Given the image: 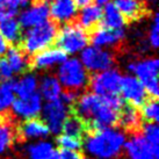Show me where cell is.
<instances>
[{"label":"cell","instance_id":"ac0fdd59","mask_svg":"<svg viewBox=\"0 0 159 159\" xmlns=\"http://www.w3.org/2000/svg\"><path fill=\"white\" fill-rule=\"evenodd\" d=\"M42 108V98L39 93H35L25 99H16L12 103V113L16 117L21 116L25 119L37 117Z\"/></svg>","mask_w":159,"mask_h":159},{"label":"cell","instance_id":"4316f807","mask_svg":"<svg viewBox=\"0 0 159 159\" xmlns=\"http://www.w3.org/2000/svg\"><path fill=\"white\" fill-rule=\"evenodd\" d=\"M139 111H141L142 119L145 123H158L159 109L157 99L149 98L145 103L139 108Z\"/></svg>","mask_w":159,"mask_h":159},{"label":"cell","instance_id":"7c38bea8","mask_svg":"<svg viewBox=\"0 0 159 159\" xmlns=\"http://www.w3.org/2000/svg\"><path fill=\"white\" fill-rule=\"evenodd\" d=\"M18 117L8 109L0 111V153L12 148L16 142Z\"/></svg>","mask_w":159,"mask_h":159},{"label":"cell","instance_id":"4fadbf2b","mask_svg":"<svg viewBox=\"0 0 159 159\" xmlns=\"http://www.w3.org/2000/svg\"><path fill=\"white\" fill-rule=\"evenodd\" d=\"M124 39H125L124 29H111V28L100 26L93 31L91 36V42L94 47L109 50L121 44Z\"/></svg>","mask_w":159,"mask_h":159},{"label":"cell","instance_id":"9a60e30c","mask_svg":"<svg viewBox=\"0 0 159 159\" xmlns=\"http://www.w3.org/2000/svg\"><path fill=\"white\" fill-rule=\"evenodd\" d=\"M49 128L45 122L39 117L26 119L23 122H19L16 128V142L23 143L28 138H40L49 135Z\"/></svg>","mask_w":159,"mask_h":159},{"label":"cell","instance_id":"8992f818","mask_svg":"<svg viewBox=\"0 0 159 159\" xmlns=\"http://www.w3.org/2000/svg\"><path fill=\"white\" fill-rule=\"evenodd\" d=\"M79 61L84 65L87 72L99 73L111 69L115 63V56L111 50L87 45L79 53Z\"/></svg>","mask_w":159,"mask_h":159},{"label":"cell","instance_id":"2e32d148","mask_svg":"<svg viewBox=\"0 0 159 159\" xmlns=\"http://www.w3.org/2000/svg\"><path fill=\"white\" fill-rule=\"evenodd\" d=\"M66 58L67 56L59 48L50 47V48L44 49V50L34 55L33 66L35 67L36 70L40 71L51 70L53 67L59 66Z\"/></svg>","mask_w":159,"mask_h":159},{"label":"cell","instance_id":"e0dca14e","mask_svg":"<svg viewBox=\"0 0 159 159\" xmlns=\"http://www.w3.org/2000/svg\"><path fill=\"white\" fill-rule=\"evenodd\" d=\"M125 151L130 159H158L159 151L157 148L151 146L145 138L141 135L130 137V141L125 144Z\"/></svg>","mask_w":159,"mask_h":159},{"label":"cell","instance_id":"277c9868","mask_svg":"<svg viewBox=\"0 0 159 159\" xmlns=\"http://www.w3.org/2000/svg\"><path fill=\"white\" fill-rule=\"evenodd\" d=\"M128 70L131 75L144 86L148 95L150 98H158V67L159 62L156 57H142L134 59L128 64Z\"/></svg>","mask_w":159,"mask_h":159},{"label":"cell","instance_id":"4dcf8cb0","mask_svg":"<svg viewBox=\"0 0 159 159\" xmlns=\"http://www.w3.org/2000/svg\"><path fill=\"white\" fill-rule=\"evenodd\" d=\"M142 136L153 148L159 149V128L157 123H144L142 128Z\"/></svg>","mask_w":159,"mask_h":159},{"label":"cell","instance_id":"83f0119b","mask_svg":"<svg viewBox=\"0 0 159 159\" xmlns=\"http://www.w3.org/2000/svg\"><path fill=\"white\" fill-rule=\"evenodd\" d=\"M15 100L14 81L9 80L0 84V111H7Z\"/></svg>","mask_w":159,"mask_h":159},{"label":"cell","instance_id":"d6a6232c","mask_svg":"<svg viewBox=\"0 0 159 159\" xmlns=\"http://www.w3.org/2000/svg\"><path fill=\"white\" fill-rule=\"evenodd\" d=\"M13 77L14 73L12 69H11V66L8 65L7 61L5 58L0 57V84L12 80Z\"/></svg>","mask_w":159,"mask_h":159},{"label":"cell","instance_id":"9c48e42d","mask_svg":"<svg viewBox=\"0 0 159 159\" xmlns=\"http://www.w3.org/2000/svg\"><path fill=\"white\" fill-rule=\"evenodd\" d=\"M144 123L145 122L142 119L139 108H136L128 103H124L123 107L119 111L116 128L122 129L127 135L134 137L141 135Z\"/></svg>","mask_w":159,"mask_h":159},{"label":"cell","instance_id":"ba28073f","mask_svg":"<svg viewBox=\"0 0 159 159\" xmlns=\"http://www.w3.org/2000/svg\"><path fill=\"white\" fill-rule=\"evenodd\" d=\"M120 93L122 94L121 98L124 102L136 108H141L150 98L141 81L131 75L122 77Z\"/></svg>","mask_w":159,"mask_h":159},{"label":"cell","instance_id":"1f68e13d","mask_svg":"<svg viewBox=\"0 0 159 159\" xmlns=\"http://www.w3.org/2000/svg\"><path fill=\"white\" fill-rule=\"evenodd\" d=\"M56 142L58 144V148L64 149V150L79 151L83 146V141L75 138V137L66 136V135H61L59 137H57Z\"/></svg>","mask_w":159,"mask_h":159},{"label":"cell","instance_id":"5b68a950","mask_svg":"<svg viewBox=\"0 0 159 159\" xmlns=\"http://www.w3.org/2000/svg\"><path fill=\"white\" fill-rule=\"evenodd\" d=\"M57 48H59L65 55L75 56L84 50L89 42L87 31L79 25L66 23L62 27L57 34Z\"/></svg>","mask_w":159,"mask_h":159},{"label":"cell","instance_id":"603a6c76","mask_svg":"<svg viewBox=\"0 0 159 159\" xmlns=\"http://www.w3.org/2000/svg\"><path fill=\"white\" fill-rule=\"evenodd\" d=\"M62 130L64 131V135L78 138L80 141H84L86 134H87L86 123L75 114H73L72 111H70V114L64 120Z\"/></svg>","mask_w":159,"mask_h":159},{"label":"cell","instance_id":"7a4b0ae2","mask_svg":"<svg viewBox=\"0 0 159 159\" xmlns=\"http://www.w3.org/2000/svg\"><path fill=\"white\" fill-rule=\"evenodd\" d=\"M56 77L62 89L77 94L89 86V72L77 57H67L57 67Z\"/></svg>","mask_w":159,"mask_h":159},{"label":"cell","instance_id":"74e56055","mask_svg":"<svg viewBox=\"0 0 159 159\" xmlns=\"http://www.w3.org/2000/svg\"><path fill=\"white\" fill-rule=\"evenodd\" d=\"M48 159H59V157H58V152L57 150H53V152L50 155V157H49Z\"/></svg>","mask_w":159,"mask_h":159},{"label":"cell","instance_id":"6da1fadb","mask_svg":"<svg viewBox=\"0 0 159 159\" xmlns=\"http://www.w3.org/2000/svg\"><path fill=\"white\" fill-rule=\"evenodd\" d=\"M86 150L94 157L103 159L114 158L121 153L124 135L113 128L103 129L84 138Z\"/></svg>","mask_w":159,"mask_h":159},{"label":"cell","instance_id":"484cf974","mask_svg":"<svg viewBox=\"0 0 159 159\" xmlns=\"http://www.w3.org/2000/svg\"><path fill=\"white\" fill-rule=\"evenodd\" d=\"M114 6L124 19L136 20L143 13V1L142 0H114Z\"/></svg>","mask_w":159,"mask_h":159},{"label":"cell","instance_id":"7402d4cb","mask_svg":"<svg viewBox=\"0 0 159 159\" xmlns=\"http://www.w3.org/2000/svg\"><path fill=\"white\" fill-rule=\"evenodd\" d=\"M0 34L5 41L11 44H16L22 37V28L19 23L18 19L11 16L0 20Z\"/></svg>","mask_w":159,"mask_h":159},{"label":"cell","instance_id":"836d02e7","mask_svg":"<svg viewBox=\"0 0 159 159\" xmlns=\"http://www.w3.org/2000/svg\"><path fill=\"white\" fill-rule=\"evenodd\" d=\"M58 157L59 159H83L84 155L80 151H70L64 149H58Z\"/></svg>","mask_w":159,"mask_h":159},{"label":"cell","instance_id":"8fae6325","mask_svg":"<svg viewBox=\"0 0 159 159\" xmlns=\"http://www.w3.org/2000/svg\"><path fill=\"white\" fill-rule=\"evenodd\" d=\"M70 107L63 103L59 99L48 101L43 108V119L47 122L49 131L53 134H58L62 131L63 122L70 114Z\"/></svg>","mask_w":159,"mask_h":159},{"label":"cell","instance_id":"30bf717a","mask_svg":"<svg viewBox=\"0 0 159 159\" xmlns=\"http://www.w3.org/2000/svg\"><path fill=\"white\" fill-rule=\"evenodd\" d=\"M49 18H50V14H49L48 1L39 0L34 4L27 6L22 11H20L18 21L21 28L29 29L48 21Z\"/></svg>","mask_w":159,"mask_h":159},{"label":"cell","instance_id":"ffe728a7","mask_svg":"<svg viewBox=\"0 0 159 159\" xmlns=\"http://www.w3.org/2000/svg\"><path fill=\"white\" fill-rule=\"evenodd\" d=\"M39 89H40L41 98L45 99L47 101H53L59 99L63 92V89L57 77L53 75H45L39 80Z\"/></svg>","mask_w":159,"mask_h":159},{"label":"cell","instance_id":"e575fe53","mask_svg":"<svg viewBox=\"0 0 159 159\" xmlns=\"http://www.w3.org/2000/svg\"><path fill=\"white\" fill-rule=\"evenodd\" d=\"M7 50H8V43L5 41L2 35L0 34V57H2Z\"/></svg>","mask_w":159,"mask_h":159},{"label":"cell","instance_id":"5bb4252c","mask_svg":"<svg viewBox=\"0 0 159 159\" xmlns=\"http://www.w3.org/2000/svg\"><path fill=\"white\" fill-rule=\"evenodd\" d=\"M49 14L53 21L62 25L71 23L78 14V6L75 0H50Z\"/></svg>","mask_w":159,"mask_h":159},{"label":"cell","instance_id":"f35d334b","mask_svg":"<svg viewBox=\"0 0 159 159\" xmlns=\"http://www.w3.org/2000/svg\"><path fill=\"white\" fill-rule=\"evenodd\" d=\"M1 1H4V0H0V2H1Z\"/></svg>","mask_w":159,"mask_h":159},{"label":"cell","instance_id":"f546056e","mask_svg":"<svg viewBox=\"0 0 159 159\" xmlns=\"http://www.w3.org/2000/svg\"><path fill=\"white\" fill-rule=\"evenodd\" d=\"M146 44L151 49H157L159 45V14L157 12L153 13V16L151 20L150 28L148 31Z\"/></svg>","mask_w":159,"mask_h":159},{"label":"cell","instance_id":"52a82bcc","mask_svg":"<svg viewBox=\"0 0 159 159\" xmlns=\"http://www.w3.org/2000/svg\"><path fill=\"white\" fill-rule=\"evenodd\" d=\"M122 77H123L122 73L114 67L99 73H94V75L89 78V81L91 92L99 97L119 94Z\"/></svg>","mask_w":159,"mask_h":159},{"label":"cell","instance_id":"d590c367","mask_svg":"<svg viewBox=\"0 0 159 159\" xmlns=\"http://www.w3.org/2000/svg\"><path fill=\"white\" fill-rule=\"evenodd\" d=\"M75 2L77 4L78 7H84V6H87L92 2V0H75Z\"/></svg>","mask_w":159,"mask_h":159},{"label":"cell","instance_id":"cb8c5ba5","mask_svg":"<svg viewBox=\"0 0 159 159\" xmlns=\"http://www.w3.org/2000/svg\"><path fill=\"white\" fill-rule=\"evenodd\" d=\"M5 55H6L5 59L7 61L14 75L15 73H19V75L26 73V71L28 70V66H29V61H28L27 55L22 50H20L16 47H11Z\"/></svg>","mask_w":159,"mask_h":159},{"label":"cell","instance_id":"3957f363","mask_svg":"<svg viewBox=\"0 0 159 159\" xmlns=\"http://www.w3.org/2000/svg\"><path fill=\"white\" fill-rule=\"evenodd\" d=\"M57 34V25L50 20L39 26L26 29L21 37L25 52L34 56L42 50L50 48L56 42Z\"/></svg>","mask_w":159,"mask_h":159},{"label":"cell","instance_id":"d4e9b609","mask_svg":"<svg viewBox=\"0 0 159 159\" xmlns=\"http://www.w3.org/2000/svg\"><path fill=\"white\" fill-rule=\"evenodd\" d=\"M102 26L111 29H124L125 19L120 13L113 2L105 5L102 8Z\"/></svg>","mask_w":159,"mask_h":159},{"label":"cell","instance_id":"ab89813d","mask_svg":"<svg viewBox=\"0 0 159 159\" xmlns=\"http://www.w3.org/2000/svg\"><path fill=\"white\" fill-rule=\"evenodd\" d=\"M83 159H86V158H85V157H84V158H83Z\"/></svg>","mask_w":159,"mask_h":159},{"label":"cell","instance_id":"44dd1931","mask_svg":"<svg viewBox=\"0 0 159 159\" xmlns=\"http://www.w3.org/2000/svg\"><path fill=\"white\" fill-rule=\"evenodd\" d=\"M39 89V78L31 72L23 73L18 80L14 81V93L20 99H25L35 94Z\"/></svg>","mask_w":159,"mask_h":159},{"label":"cell","instance_id":"d6986e66","mask_svg":"<svg viewBox=\"0 0 159 159\" xmlns=\"http://www.w3.org/2000/svg\"><path fill=\"white\" fill-rule=\"evenodd\" d=\"M78 25L83 29H93L97 27L102 20V8L97 4H89L87 6L81 7L77 14Z\"/></svg>","mask_w":159,"mask_h":159},{"label":"cell","instance_id":"8d00e7d4","mask_svg":"<svg viewBox=\"0 0 159 159\" xmlns=\"http://www.w3.org/2000/svg\"><path fill=\"white\" fill-rule=\"evenodd\" d=\"M94 1H95V4L99 5V6H105V5L111 2V0H94Z\"/></svg>","mask_w":159,"mask_h":159},{"label":"cell","instance_id":"f1b7e54d","mask_svg":"<svg viewBox=\"0 0 159 159\" xmlns=\"http://www.w3.org/2000/svg\"><path fill=\"white\" fill-rule=\"evenodd\" d=\"M28 152H29L30 159H48L53 152V148L50 143L41 142L29 146Z\"/></svg>","mask_w":159,"mask_h":159}]
</instances>
